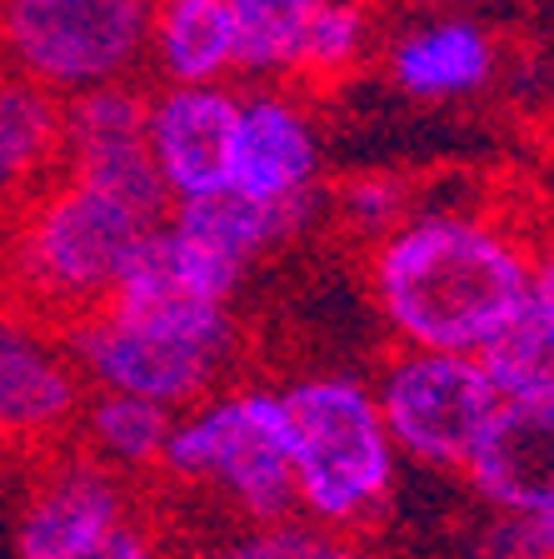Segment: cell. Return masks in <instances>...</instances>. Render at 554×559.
I'll use <instances>...</instances> for the list:
<instances>
[{
  "mask_svg": "<svg viewBox=\"0 0 554 559\" xmlns=\"http://www.w3.org/2000/svg\"><path fill=\"white\" fill-rule=\"evenodd\" d=\"M490 514L554 510V395L499 400L480 444L460 469Z\"/></svg>",
  "mask_w": 554,
  "mask_h": 559,
  "instance_id": "14",
  "label": "cell"
},
{
  "mask_svg": "<svg viewBox=\"0 0 554 559\" xmlns=\"http://www.w3.org/2000/svg\"><path fill=\"white\" fill-rule=\"evenodd\" d=\"M81 559H165V555H161V539H155L145 524L126 520L120 530H110L95 549H85Z\"/></svg>",
  "mask_w": 554,
  "mask_h": 559,
  "instance_id": "25",
  "label": "cell"
},
{
  "mask_svg": "<svg viewBox=\"0 0 554 559\" xmlns=\"http://www.w3.org/2000/svg\"><path fill=\"white\" fill-rule=\"evenodd\" d=\"M335 221L345 225L355 240H380L390 235L394 225L415 210V190L404 175H390V170H365V175H350L345 186L335 190Z\"/></svg>",
  "mask_w": 554,
  "mask_h": 559,
  "instance_id": "23",
  "label": "cell"
},
{
  "mask_svg": "<svg viewBox=\"0 0 554 559\" xmlns=\"http://www.w3.org/2000/svg\"><path fill=\"white\" fill-rule=\"evenodd\" d=\"M369 295L400 345L480 355L530 300V240L480 210H410L369 245Z\"/></svg>",
  "mask_w": 554,
  "mask_h": 559,
  "instance_id": "1",
  "label": "cell"
},
{
  "mask_svg": "<svg viewBox=\"0 0 554 559\" xmlns=\"http://www.w3.org/2000/svg\"><path fill=\"white\" fill-rule=\"evenodd\" d=\"M145 70L155 85H231L240 75L225 0H151Z\"/></svg>",
  "mask_w": 554,
  "mask_h": 559,
  "instance_id": "16",
  "label": "cell"
},
{
  "mask_svg": "<svg viewBox=\"0 0 554 559\" xmlns=\"http://www.w3.org/2000/svg\"><path fill=\"white\" fill-rule=\"evenodd\" d=\"M524 539H530L534 559H554V510L550 514H530V520H524Z\"/></svg>",
  "mask_w": 554,
  "mask_h": 559,
  "instance_id": "27",
  "label": "cell"
},
{
  "mask_svg": "<svg viewBox=\"0 0 554 559\" xmlns=\"http://www.w3.org/2000/svg\"><path fill=\"white\" fill-rule=\"evenodd\" d=\"M151 0H0V66L70 100L145 70Z\"/></svg>",
  "mask_w": 554,
  "mask_h": 559,
  "instance_id": "6",
  "label": "cell"
},
{
  "mask_svg": "<svg viewBox=\"0 0 554 559\" xmlns=\"http://www.w3.org/2000/svg\"><path fill=\"white\" fill-rule=\"evenodd\" d=\"M145 215L101 190L56 175L31 200L15 205L5 240V280L21 305L56 325L110 300Z\"/></svg>",
  "mask_w": 554,
  "mask_h": 559,
  "instance_id": "4",
  "label": "cell"
},
{
  "mask_svg": "<svg viewBox=\"0 0 554 559\" xmlns=\"http://www.w3.org/2000/svg\"><path fill=\"white\" fill-rule=\"evenodd\" d=\"M66 345L91 390L155 400L185 409L220 390L240 349L231 305L210 300H120L66 320Z\"/></svg>",
  "mask_w": 554,
  "mask_h": 559,
  "instance_id": "2",
  "label": "cell"
},
{
  "mask_svg": "<svg viewBox=\"0 0 554 559\" xmlns=\"http://www.w3.org/2000/svg\"><path fill=\"white\" fill-rule=\"evenodd\" d=\"M130 520L126 475L91 454L56 460L15 514V559H81Z\"/></svg>",
  "mask_w": 554,
  "mask_h": 559,
  "instance_id": "13",
  "label": "cell"
},
{
  "mask_svg": "<svg viewBox=\"0 0 554 559\" xmlns=\"http://www.w3.org/2000/svg\"><path fill=\"white\" fill-rule=\"evenodd\" d=\"M315 539H320V530H315L310 520H300V514H290V520L250 524V530L235 535L215 559H305Z\"/></svg>",
  "mask_w": 554,
  "mask_h": 559,
  "instance_id": "24",
  "label": "cell"
},
{
  "mask_svg": "<svg viewBox=\"0 0 554 559\" xmlns=\"http://www.w3.org/2000/svg\"><path fill=\"white\" fill-rule=\"evenodd\" d=\"M375 405L385 415L400 460L420 469H455L460 475L470 450L480 444L490 415L499 409V390L485 360L470 349H425L400 345L380 374L369 380Z\"/></svg>",
  "mask_w": 554,
  "mask_h": 559,
  "instance_id": "7",
  "label": "cell"
},
{
  "mask_svg": "<svg viewBox=\"0 0 554 559\" xmlns=\"http://www.w3.org/2000/svg\"><path fill=\"white\" fill-rule=\"evenodd\" d=\"M60 175V95L0 66V210Z\"/></svg>",
  "mask_w": 554,
  "mask_h": 559,
  "instance_id": "17",
  "label": "cell"
},
{
  "mask_svg": "<svg viewBox=\"0 0 554 559\" xmlns=\"http://www.w3.org/2000/svg\"><path fill=\"white\" fill-rule=\"evenodd\" d=\"M155 475L210 489L245 524L290 520L295 485H290V425L280 390L220 384L205 400L175 409Z\"/></svg>",
  "mask_w": 554,
  "mask_h": 559,
  "instance_id": "5",
  "label": "cell"
},
{
  "mask_svg": "<svg viewBox=\"0 0 554 559\" xmlns=\"http://www.w3.org/2000/svg\"><path fill=\"white\" fill-rule=\"evenodd\" d=\"M175 409L120 390H85V405L75 415V435L91 460H101L116 475H151L161 469V450L170 435Z\"/></svg>",
  "mask_w": 554,
  "mask_h": 559,
  "instance_id": "18",
  "label": "cell"
},
{
  "mask_svg": "<svg viewBox=\"0 0 554 559\" xmlns=\"http://www.w3.org/2000/svg\"><path fill=\"white\" fill-rule=\"evenodd\" d=\"M190 559H215V555H190Z\"/></svg>",
  "mask_w": 554,
  "mask_h": 559,
  "instance_id": "30",
  "label": "cell"
},
{
  "mask_svg": "<svg viewBox=\"0 0 554 559\" xmlns=\"http://www.w3.org/2000/svg\"><path fill=\"white\" fill-rule=\"evenodd\" d=\"M305 559H369V555L359 545H350L345 535H325V530H320V539L310 545V555H305Z\"/></svg>",
  "mask_w": 554,
  "mask_h": 559,
  "instance_id": "28",
  "label": "cell"
},
{
  "mask_svg": "<svg viewBox=\"0 0 554 559\" xmlns=\"http://www.w3.org/2000/svg\"><path fill=\"white\" fill-rule=\"evenodd\" d=\"M460 11H485V5H495V0H455Z\"/></svg>",
  "mask_w": 554,
  "mask_h": 559,
  "instance_id": "29",
  "label": "cell"
},
{
  "mask_svg": "<svg viewBox=\"0 0 554 559\" xmlns=\"http://www.w3.org/2000/svg\"><path fill=\"white\" fill-rule=\"evenodd\" d=\"M235 116H240L235 85H155L151 91L145 145L170 205L231 186Z\"/></svg>",
  "mask_w": 554,
  "mask_h": 559,
  "instance_id": "11",
  "label": "cell"
},
{
  "mask_svg": "<svg viewBox=\"0 0 554 559\" xmlns=\"http://www.w3.org/2000/svg\"><path fill=\"white\" fill-rule=\"evenodd\" d=\"M85 374L66 330L31 305H0V444H50L75 430Z\"/></svg>",
  "mask_w": 554,
  "mask_h": 559,
  "instance_id": "10",
  "label": "cell"
},
{
  "mask_svg": "<svg viewBox=\"0 0 554 559\" xmlns=\"http://www.w3.org/2000/svg\"><path fill=\"white\" fill-rule=\"evenodd\" d=\"M530 300L554 310V235L530 245Z\"/></svg>",
  "mask_w": 554,
  "mask_h": 559,
  "instance_id": "26",
  "label": "cell"
},
{
  "mask_svg": "<svg viewBox=\"0 0 554 559\" xmlns=\"http://www.w3.org/2000/svg\"><path fill=\"white\" fill-rule=\"evenodd\" d=\"M385 75L404 100L460 105L480 100L499 81V35L470 11H429L404 21L385 40Z\"/></svg>",
  "mask_w": 554,
  "mask_h": 559,
  "instance_id": "12",
  "label": "cell"
},
{
  "mask_svg": "<svg viewBox=\"0 0 554 559\" xmlns=\"http://www.w3.org/2000/svg\"><path fill=\"white\" fill-rule=\"evenodd\" d=\"M290 425V485L295 514L325 535L380 520L394 500V450L375 390L355 374H305L280 390Z\"/></svg>",
  "mask_w": 554,
  "mask_h": 559,
  "instance_id": "3",
  "label": "cell"
},
{
  "mask_svg": "<svg viewBox=\"0 0 554 559\" xmlns=\"http://www.w3.org/2000/svg\"><path fill=\"white\" fill-rule=\"evenodd\" d=\"M250 265L231 260L225 250L205 245L196 230H185L165 210L161 221L140 230L135 250H130L126 270H120L116 290L120 300H210V305H235Z\"/></svg>",
  "mask_w": 554,
  "mask_h": 559,
  "instance_id": "15",
  "label": "cell"
},
{
  "mask_svg": "<svg viewBox=\"0 0 554 559\" xmlns=\"http://www.w3.org/2000/svg\"><path fill=\"white\" fill-rule=\"evenodd\" d=\"M170 215L185 225V230H196L205 245L225 250L231 260L240 265H255L260 255H270L275 245L295 240L315 215L305 210H280V205H260V200L240 195V190H215V195H200V200H180L170 205Z\"/></svg>",
  "mask_w": 554,
  "mask_h": 559,
  "instance_id": "19",
  "label": "cell"
},
{
  "mask_svg": "<svg viewBox=\"0 0 554 559\" xmlns=\"http://www.w3.org/2000/svg\"><path fill=\"white\" fill-rule=\"evenodd\" d=\"M480 360L505 400L554 395V310L524 300L480 349Z\"/></svg>",
  "mask_w": 554,
  "mask_h": 559,
  "instance_id": "21",
  "label": "cell"
},
{
  "mask_svg": "<svg viewBox=\"0 0 554 559\" xmlns=\"http://www.w3.org/2000/svg\"><path fill=\"white\" fill-rule=\"evenodd\" d=\"M375 50V15L365 0H320L295 66V85H335Z\"/></svg>",
  "mask_w": 554,
  "mask_h": 559,
  "instance_id": "22",
  "label": "cell"
},
{
  "mask_svg": "<svg viewBox=\"0 0 554 559\" xmlns=\"http://www.w3.org/2000/svg\"><path fill=\"white\" fill-rule=\"evenodd\" d=\"M145 100L135 81H110L60 100V175L161 221L170 210L151 145H145Z\"/></svg>",
  "mask_w": 554,
  "mask_h": 559,
  "instance_id": "8",
  "label": "cell"
},
{
  "mask_svg": "<svg viewBox=\"0 0 554 559\" xmlns=\"http://www.w3.org/2000/svg\"><path fill=\"white\" fill-rule=\"evenodd\" d=\"M325 135L315 110L290 81H255L240 95L231 151V190L280 210H320Z\"/></svg>",
  "mask_w": 554,
  "mask_h": 559,
  "instance_id": "9",
  "label": "cell"
},
{
  "mask_svg": "<svg viewBox=\"0 0 554 559\" xmlns=\"http://www.w3.org/2000/svg\"><path fill=\"white\" fill-rule=\"evenodd\" d=\"M235 21V56L250 81H290L320 0H225Z\"/></svg>",
  "mask_w": 554,
  "mask_h": 559,
  "instance_id": "20",
  "label": "cell"
}]
</instances>
